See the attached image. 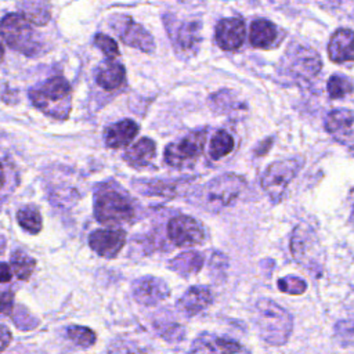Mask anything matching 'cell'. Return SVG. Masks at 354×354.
<instances>
[{
  "mask_svg": "<svg viewBox=\"0 0 354 354\" xmlns=\"http://www.w3.org/2000/svg\"><path fill=\"white\" fill-rule=\"evenodd\" d=\"M30 24L35 25H46L50 18V6L43 1H26L21 4V11H19Z\"/></svg>",
  "mask_w": 354,
  "mask_h": 354,
  "instance_id": "cell-24",
  "label": "cell"
},
{
  "mask_svg": "<svg viewBox=\"0 0 354 354\" xmlns=\"http://www.w3.org/2000/svg\"><path fill=\"white\" fill-rule=\"evenodd\" d=\"M11 340H12V335L10 329L0 324V353H3L10 346Z\"/></svg>",
  "mask_w": 354,
  "mask_h": 354,
  "instance_id": "cell-36",
  "label": "cell"
},
{
  "mask_svg": "<svg viewBox=\"0 0 354 354\" xmlns=\"http://www.w3.org/2000/svg\"><path fill=\"white\" fill-rule=\"evenodd\" d=\"M155 155H156L155 141L148 137H142L126 149V152L123 153V159L131 167H145L152 163Z\"/></svg>",
  "mask_w": 354,
  "mask_h": 354,
  "instance_id": "cell-18",
  "label": "cell"
},
{
  "mask_svg": "<svg viewBox=\"0 0 354 354\" xmlns=\"http://www.w3.org/2000/svg\"><path fill=\"white\" fill-rule=\"evenodd\" d=\"M301 165V159L292 158L274 162L268 166V169L263 174L261 187L266 191V194L271 198V201H281L289 183L295 178Z\"/></svg>",
  "mask_w": 354,
  "mask_h": 354,
  "instance_id": "cell-6",
  "label": "cell"
},
{
  "mask_svg": "<svg viewBox=\"0 0 354 354\" xmlns=\"http://www.w3.org/2000/svg\"><path fill=\"white\" fill-rule=\"evenodd\" d=\"M111 28L118 32L120 40L134 48L144 53H152L155 50V41L152 35L138 22H134L127 15H113L111 18Z\"/></svg>",
  "mask_w": 354,
  "mask_h": 354,
  "instance_id": "cell-9",
  "label": "cell"
},
{
  "mask_svg": "<svg viewBox=\"0 0 354 354\" xmlns=\"http://www.w3.org/2000/svg\"><path fill=\"white\" fill-rule=\"evenodd\" d=\"M0 32L7 46L25 55L39 50V41L32 24L21 12H10L0 22Z\"/></svg>",
  "mask_w": 354,
  "mask_h": 354,
  "instance_id": "cell-3",
  "label": "cell"
},
{
  "mask_svg": "<svg viewBox=\"0 0 354 354\" xmlns=\"http://www.w3.org/2000/svg\"><path fill=\"white\" fill-rule=\"evenodd\" d=\"M170 295V289L167 283L156 277L147 275L137 279L133 283V296L136 301L144 306H155Z\"/></svg>",
  "mask_w": 354,
  "mask_h": 354,
  "instance_id": "cell-12",
  "label": "cell"
},
{
  "mask_svg": "<svg viewBox=\"0 0 354 354\" xmlns=\"http://www.w3.org/2000/svg\"><path fill=\"white\" fill-rule=\"evenodd\" d=\"M29 97L36 108L55 119H66L72 106V88L62 76H54L32 88Z\"/></svg>",
  "mask_w": 354,
  "mask_h": 354,
  "instance_id": "cell-1",
  "label": "cell"
},
{
  "mask_svg": "<svg viewBox=\"0 0 354 354\" xmlns=\"http://www.w3.org/2000/svg\"><path fill=\"white\" fill-rule=\"evenodd\" d=\"M214 39L220 48L225 51L236 50L245 39V24L239 18H224L216 26Z\"/></svg>",
  "mask_w": 354,
  "mask_h": 354,
  "instance_id": "cell-13",
  "label": "cell"
},
{
  "mask_svg": "<svg viewBox=\"0 0 354 354\" xmlns=\"http://www.w3.org/2000/svg\"><path fill=\"white\" fill-rule=\"evenodd\" d=\"M94 216L98 223L113 227L133 218L134 210L130 201L115 189L100 192L94 201Z\"/></svg>",
  "mask_w": 354,
  "mask_h": 354,
  "instance_id": "cell-5",
  "label": "cell"
},
{
  "mask_svg": "<svg viewBox=\"0 0 354 354\" xmlns=\"http://www.w3.org/2000/svg\"><path fill=\"white\" fill-rule=\"evenodd\" d=\"M3 55H4V48H3L1 41H0V64H1V61H3Z\"/></svg>",
  "mask_w": 354,
  "mask_h": 354,
  "instance_id": "cell-41",
  "label": "cell"
},
{
  "mask_svg": "<svg viewBox=\"0 0 354 354\" xmlns=\"http://www.w3.org/2000/svg\"><path fill=\"white\" fill-rule=\"evenodd\" d=\"M321 65L322 64L317 51L307 47H299L292 57L290 69L297 76L311 77L319 72Z\"/></svg>",
  "mask_w": 354,
  "mask_h": 354,
  "instance_id": "cell-19",
  "label": "cell"
},
{
  "mask_svg": "<svg viewBox=\"0 0 354 354\" xmlns=\"http://www.w3.org/2000/svg\"><path fill=\"white\" fill-rule=\"evenodd\" d=\"M206 131H194L181 140L171 142L165 149V162L171 167L194 165L203 152Z\"/></svg>",
  "mask_w": 354,
  "mask_h": 354,
  "instance_id": "cell-8",
  "label": "cell"
},
{
  "mask_svg": "<svg viewBox=\"0 0 354 354\" xmlns=\"http://www.w3.org/2000/svg\"><path fill=\"white\" fill-rule=\"evenodd\" d=\"M290 248L295 259L304 267L308 270L321 268L324 260V249L315 231H313L307 224H300L295 228Z\"/></svg>",
  "mask_w": 354,
  "mask_h": 354,
  "instance_id": "cell-7",
  "label": "cell"
},
{
  "mask_svg": "<svg viewBox=\"0 0 354 354\" xmlns=\"http://www.w3.org/2000/svg\"><path fill=\"white\" fill-rule=\"evenodd\" d=\"M201 28L202 24L199 21H187L170 35L178 53L194 54L198 50L201 43Z\"/></svg>",
  "mask_w": 354,
  "mask_h": 354,
  "instance_id": "cell-16",
  "label": "cell"
},
{
  "mask_svg": "<svg viewBox=\"0 0 354 354\" xmlns=\"http://www.w3.org/2000/svg\"><path fill=\"white\" fill-rule=\"evenodd\" d=\"M234 149V140L225 130H218L213 134L209 145V155L217 160L228 155Z\"/></svg>",
  "mask_w": 354,
  "mask_h": 354,
  "instance_id": "cell-26",
  "label": "cell"
},
{
  "mask_svg": "<svg viewBox=\"0 0 354 354\" xmlns=\"http://www.w3.org/2000/svg\"><path fill=\"white\" fill-rule=\"evenodd\" d=\"M249 39L253 47H257V48L270 47L277 39V28L268 21L257 19L250 25Z\"/></svg>",
  "mask_w": 354,
  "mask_h": 354,
  "instance_id": "cell-21",
  "label": "cell"
},
{
  "mask_svg": "<svg viewBox=\"0 0 354 354\" xmlns=\"http://www.w3.org/2000/svg\"><path fill=\"white\" fill-rule=\"evenodd\" d=\"M336 330L337 332H342V335L347 330H350L351 333H354V321H343V322H339L337 326H336Z\"/></svg>",
  "mask_w": 354,
  "mask_h": 354,
  "instance_id": "cell-38",
  "label": "cell"
},
{
  "mask_svg": "<svg viewBox=\"0 0 354 354\" xmlns=\"http://www.w3.org/2000/svg\"><path fill=\"white\" fill-rule=\"evenodd\" d=\"M137 189L147 195H162V196H173L176 192L171 183H163V181H145L138 183Z\"/></svg>",
  "mask_w": 354,
  "mask_h": 354,
  "instance_id": "cell-30",
  "label": "cell"
},
{
  "mask_svg": "<svg viewBox=\"0 0 354 354\" xmlns=\"http://www.w3.org/2000/svg\"><path fill=\"white\" fill-rule=\"evenodd\" d=\"M328 54L330 61L336 64L354 59V32L347 28L337 29L328 46Z\"/></svg>",
  "mask_w": 354,
  "mask_h": 354,
  "instance_id": "cell-14",
  "label": "cell"
},
{
  "mask_svg": "<svg viewBox=\"0 0 354 354\" xmlns=\"http://www.w3.org/2000/svg\"><path fill=\"white\" fill-rule=\"evenodd\" d=\"M326 88H328V94L332 98H342L353 90V84L344 76L333 75L329 77V80L326 83Z\"/></svg>",
  "mask_w": 354,
  "mask_h": 354,
  "instance_id": "cell-29",
  "label": "cell"
},
{
  "mask_svg": "<svg viewBox=\"0 0 354 354\" xmlns=\"http://www.w3.org/2000/svg\"><path fill=\"white\" fill-rule=\"evenodd\" d=\"M11 277H12L11 266H8V264L0 261V283L8 282V281L11 279Z\"/></svg>",
  "mask_w": 354,
  "mask_h": 354,
  "instance_id": "cell-37",
  "label": "cell"
},
{
  "mask_svg": "<svg viewBox=\"0 0 354 354\" xmlns=\"http://www.w3.org/2000/svg\"><path fill=\"white\" fill-rule=\"evenodd\" d=\"M278 288L283 293L301 295L307 289V285L301 278L289 275V277H283V278L278 279Z\"/></svg>",
  "mask_w": 354,
  "mask_h": 354,
  "instance_id": "cell-31",
  "label": "cell"
},
{
  "mask_svg": "<svg viewBox=\"0 0 354 354\" xmlns=\"http://www.w3.org/2000/svg\"><path fill=\"white\" fill-rule=\"evenodd\" d=\"M4 249H6V239H4V236L0 234V254L4 252Z\"/></svg>",
  "mask_w": 354,
  "mask_h": 354,
  "instance_id": "cell-40",
  "label": "cell"
},
{
  "mask_svg": "<svg viewBox=\"0 0 354 354\" xmlns=\"http://www.w3.org/2000/svg\"><path fill=\"white\" fill-rule=\"evenodd\" d=\"M353 123L354 113L350 109H333L325 119V127L333 136L348 134Z\"/></svg>",
  "mask_w": 354,
  "mask_h": 354,
  "instance_id": "cell-23",
  "label": "cell"
},
{
  "mask_svg": "<svg viewBox=\"0 0 354 354\" xmlns=\"http://www.w3.org/2000/svg\"><path fill=\"white\" fill-rule=\"evenodd\" d=\"M126 243V232L122 228H100L90 234L88 245L101 257L112 259Z\"/></svg>",
  "mask_w": 354,
  "mask_h": 354,
  "instance_id": "cell-11",
  "label": "cell"
},
{
  "mask_svg": "<svg viewBox=\"0 0 354 354\" xmlns=\"http://www.w3.org/2000/svg\"><path fill=\"white\" fill-rule=\"evenodd\" d=\"M10 264H11V270L15 274V277L22 281L29 279V277L33 274L35 267H36L35 259L22 250H15L11 254Z\"/></svg>",
  "mask_w": 354,
  "mask_h": 354,
  "instance_id": "cell-25",
  "label": "cell"
},
{
  "mask_svg": "<svg viewBox=\"0 0 354 354\" xmlns=\"http://www.w3.org/2000/svg\"><path fill=\"white\" fill-rule=\"evenodd\" d=\"M254 322L260 336L272 346L286 343L292 332L290 314L270 299H260L256 303Z\"/></svg>",
  "mask_w": 354,
  "mask_h": 354,
  "instance_id": "cell-2",
  "label": "cell"
},
{
  "mask_svg": "<svg viewBox=\"0 0 354 354\" xmlns=\"http://www.w3.org/2000/svg\"><path fill=\"white\" fill-rule=\"evenodd\" d=\"M4 181H6V171H4L3 165L0 163V189H1L3 185H4Z\"/></svg>",
  "mask_w": 354,
  "mask_h": 354,
  "instance_id": "cell-39",
  "label": "cell"
},
{
  "mask_svg": "<svg viewBox=\"0 0 354 354\" xmlns=\"http://www.w3.org/2000/svg\"><path fill=\"white\" fill-rule=\"evenodd\" d=\"M14 304V295L12 292H0V314L10 313Z\"/></svg>",
  "mask_w": 354,
  "mask_h": 354,
  "instance_id": "cell-35",
  "label": "cell"
},
{
  "mask_svg": "<svg viewBox=\"0 0 354 354\" xmlns=\"http://www.w3.org/2000/svg\"><path fill=\"white\" fill-rule=\"evenodd\" d=\"M216 348L220 351V354H235L241 351V346L230 339H224V337H217L214 340Z\"/></svg>",
  "mask_w": 354,
  "mask_h": 354,
  "instance_id": "cell-33",
  "label": "cell"
},
{
  "mask_svg": "<svg viewBox=\"0 0 354 354\" xmlns=\"http://www.w3.org/2000/svg\"><path fill=\"white\" fill-rule=\"evenodd\" d=\"M138 124L131 119H123L113 124H109L104 130V141L108 148L118 149L127 147L138 133Z\"/></svg>",
  "mask_w": 354,
  "mask_h": 354,
  "instance_id": "cell-15",
  "label": "cell"
},
{
  "mask_svg": "<svg viewBox=\"0 0 354 354\" xmlns=\"http://www.w3.org/2000/svg\"><path fill=\"white\" fill-rule=\"evenodd\" d=\"M245 180L236 174H223L209 181L201 191L199 199L205 207L220 210L230 206L243 191Z\"/></svg>",
  "mask_w": 354,
  "mask_h": 354,
  "instance_id": "cell-4",
  "label": "cell"
},
{
  "mask_svg": "<svg viewBox=\"0 0 354 354\" xmlns=\"http://www.w3.org/2000/svg\"><path fill=\"white\" fill-rule=\"evenodd\" d=\"M66 335L72 342H75L82 347H90L95 343V333L87 326L71 325L66 329Z\"/></svg>",
  "mask_w": 354,
  "mask_h": 354,
  "instance_id": "cell-28",
  "label": "cell"
},
{
  "mask_svg": "<svg viewBox=\"0 0 354 354\" xmlns=\"http://www.w3.org/2000/svg\"><path fill=\"white\" fill-rule=\"evenodd\" d=\"M213 300L212 292L206 286H191L178 300V308L188 317L205 310Z\"/></svg>",
  "mask_w": 354,
  "mask_h": 354,
  "instance_id": "cell-17",
  "label": "cell"
},
{
  "mask_svg": "<svg viewBox=\"0 0 354 354\" xmlns=\"http://www.w3.org/2000/svg\"><path fill=\"white\" fill-rule=\"evenodd\" d=\"M18 224L30 234H39L41 231L43 223L40 212L33 206H24L17 212Z\"/></svg>",
  "mask_w": 354,
  "mask_h": 354,
  "instance_id": "cell-27",
  "label": "cell"
},
{
  "mask_svg": "<svg viewBox=\"0 0 354 354\" xmlns=\"http://www.w3.org/2000/svg\"><path fill=\"white\" fill-rule=\"evenodd\" d=\"M167 235L176 246L189 248L201 245L205 239V230L202 224L185 214H178L167 223Z\"/></svg>",
  "mask_w": 354,
  "mask_h": 354,
  "instance_id": "cell-10",
  "label": "cell"
},
{
  "mask_svg": "<svg viewBox=\"0 0 354 354\" xmlns=\"http://www.w3.org/2000/svg\"><path fill=\"white\" fill-rule=\"evenodd\" d=\"M94 44L102 51L104 55H106L108 58H116L120 51H119V47L116 44V41L108 36V35H104V33H97L94 36Z\"/></svg>",
  "mask_w": 354,
  "mask_h": 354,
  "instance_id": "cell-32",
  "label": "cell"
},
{
  "mask_svg": "<svg viewBox=\"0 0 354 354\" xmlns=\"http://www.w3.org/2000/svg\"><path fill=\"white\" fill-rule=\"evenodd\" d=\"M203 266V257L198 252H184L170 260L169 267L178 275L188 277L196 274Z\"/></svg>",
  "mask_w": 354,
  "mask_h": 354,
  "instance_id": "cell-22",
  "label": "cell"
},
{
  "mask_svg": "<svg viewBox=\"0 0 354 354\" xmlns=\"http://www.w3.org/2000/svg\"><path fill=\"white\" fill-rule=\"evenodd\" d=\"M126 79V69L122 64L106 62L95 73V82L104 90L113 91L119 88Z\"/></svg>",
  "mask_w": 354,
  "mask_h": 354,
  "instance_id": "cell-20",
  "label": "cell"
},
{
  "mask_svg": "<svg viewBox=\"0 0 354 354\" xmlns=\"http://www.w3.org/2000/svg\"><path fill=\"white\" fill-rule=\"evenodd\" d=\"M108 354H140V351L137 350V347L131 346L130 343H113L109 347Z\"/></svg>",
  "mask_w": 354,
  "mask_h": 354,
  "instance_id": "cell-34",
  "label": "cell"
}]
</instances>
